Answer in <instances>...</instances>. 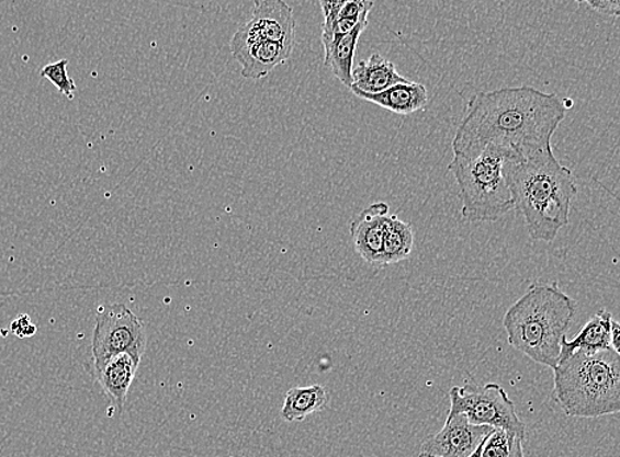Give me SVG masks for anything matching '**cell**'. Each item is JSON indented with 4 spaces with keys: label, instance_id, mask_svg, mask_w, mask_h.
<instances>
[{
    "label": "cell",
    "instance_id": "1",
    "mask_svg": "<svg viewBox=\"0 0 620 457\" xmlns=\"http://www.w3.org/2000/svg\"><path fill=\"white\" fill-rule=\"evenodd\" d=\"M565 116V103L556 94L531 87L483 91L470 100L456 128L454 156L474 158L488 146L510 148L520 159L550 152Z\"/></svg>",
    "mask_w": 620,
    "mask_h": 457
},
{
    "label": "cell",
    "instance_id": "2",
    "mask_svg": "<svg viewBox=\"0 0 620 457\" xmlns=\"http://www.w3.org/2000/svg\"><path fill=\"white\" fill-rule=\"evenodd\" d=\"M505 175L530 237L552 243L570 224L572 201L578 193L571 169L550 150L507 161Z\"/></svg>",
    "mask_w": 620,
    "mask_h": 457
},
{
    "label": "cell",
    "instance_id": "3",
    "mask_svg": "<svg viewBox=\"0 0 620 457\" xmlns=\"http://www.w3.org/2000/svg\"><path fill=\"white\" fill-rule=\"evenodd\" d=\"M576 310V300L557 284H533L506 312L507 342L532 362L554 369Z\"/></svg>",
    "mask_w": 620,
    "mask_h": 457
},
{
    "label": "cell",
    "instance_id": "4",
    "mask_svg": "<svg viewBox=\"0 0 620 457\" xmlns=\"http://www.w3.org/2000/svg\"><path fill=\"white\" fill-rule=\"evenodd\" d=\"M553 400L567 416L594 420L620 413V357L611 349L578 351L553 369Z\"/></svg>",
    "mask_w": 620,
    "mask_h": 457
},
{
    "label": "cell",
    "instance_id": "5",
    "mask_svg": "<svg viewBox=\"0 0 620 457\" xmlns=\"http://www.w3.org/2000/svg\"><path fill=\"white\" fill-rule=\"evenodd\" d=\"M511 160H520V156L500 146H488L474 158L454 156L448 168L460 188L463 220L495 221L512 210V195L505 175L506 162Z\"/></svg>",
    "mask_w": 620,
    "mask_h": 457
},
{
    "label": "cell",
    "instance_id": "6",
    "mask_svg": "<svg viewBox=\"0 0 620 457\" xmlns=\"http://www.w3.org/2000/svg\"><path fill=\"white\" fill-rule=\"evenodd\" d=\"M448 414L466 415L470 423L506 431L526 439V424L515 404L498 384L478 385L466 380L463 387L450 389Z\"/></svg>",
    "mask_w": 620,
    "mask_h": 457
},
{
    "label": "cell",
    "instance_id": "7",
    "mask_svg": "<svg viewBox=\"0 0 620 457\" xmlns=\"http://www.w3.org/2000/svg\"><path fill=\"white\" fill-rule=\"evenodd\" d=\"M147 349L145 324L123 304L103 305L98 309L91 354L94 374H98L111 358L123 354L142 361Z\"/></svg>",
    "mask_w": 620,
    "mask_h": 457
},
{
    "label": "cell",
    "instance_id": "8",
    "mask_svg": "<svg viewBox=\"0 0 620 457\" xmlns=\"http://www.w3.org/2000/svg\"><path fill=\"white\" fill-rule=\"evenodd\" d=\"M494 429L476 426L466 415L448 414L443 427L422 443L421 454L436 457H470L486 443Z\"/></svg>",
    "mask_w": 620,
    "mask_h": 457
},
{
    "label": "cell",
    "instance_id": "9",
    "mask_svg": "<svg viewBox=\"0 0 620 457\" xmlns=\"http://www.w3.org/2000/svg\"><path fill=\"white\" fill-rule=\"evenodd\" d=\"M240 35L256 41L280 43L295 47L296 22L290 4L283 0H258L253 4L252 16Z\"/></svg>",
    "mask_w": 620,
    "mask_h": 457
},
{
    "label": "cell",
    "instance_id": "10",
    "mask_svg": "<svg viewBox=\"0 0 620 457\" xmlns=\"http://www.w3.org/2000/svg\"><path fill=\"white\" fill-rule=\"evenodd\" d=\"M293 48L291 45L256 41L235 32L230 49L233 57L240 64L241 76L247 80H262L279 65L289 61Z\"/></svg>",
    "mask_w": 620,
    "mask_h": 457
},
{
    "label": "cell",
    "instance_id": "11",
    "mask_svg": "<svg viewBox=\"0 0 620 457\" xmlns=\"http://www.w3.org/2000/svg\"><path fill=\"white\" fill-rule=\"evenodd\" d=\"M390 206L386 202H376L365 207L351 221L350 235L356 250L371 265H382L384 235H386Z\"/></svg>",
    "mask_w": 620,
    "mask_h": 457
},
{
    "label": "cell",
    "instance_id": "12",
    "mask_svg": "<svg viewBox=\"0 0 620 457\" xmlns=\"http://www.w3.org/2000/svg\"><path fill=\"white\" fill-rule=\"evenodd\" d=\"M406 82L409 80L401 76L394 62L380 54H372L368 60L358 62L357 68L352 70L351 89L365 94H380L395 84Z\"/></svg>",
    "mask_w": 620,
    "mask_h": 457
},
{
    "label": "cell",
    "instance_id": "13",
    "mask_svg": "<svg viewBox=\"0 0 620 457\" xmlns=\"http://www.w3.org/2000/svg\"><path fill=\"white\" fill-rule=\"evenodd\" d=\"M140 361L133 355L123 354L111 358L104 367L95 374V380L101 385L111 402L122 413L127 401L129 388H132Z\"/></svg>",
    "mask_w": 620,
    "mask_h": 457
},
{
    "label": "cell",
    "instance_id": "14",
    "mask_svg": "<svg viewBox=\"0 0 620 457\" xmlns=\"http://www.w3.org/2000/svg\"><path fill=\"white\" fill-rule=\"evenodd\" d=\"M351 93L363 101L377 104V106L404 116L422 110L428 103L427 88L413 81L395 84L380 94H365L354 89H351Z\"/></svg>",
    "mask_w": 620,
    "mask_h": 457
},
{
    "label": "cell",
    "instance_id": "15",
    "mask_svg": "<svg viewBox=\"0 0 620 457\" xmlns=\"http://www.w3.org/2000/svg\"><path fill=\"white\" fill-rule=\"evenodd\" d=\"M611 323V312L604 309L598 310L573 341H566L565 338L561 343L560 362L566 361L578 351L596 354V352L610 350Z\"/></svg>",
    "mask_w": 620,
    "mask_h": 457
},
{
    "label": "cell",
    "instance_id": "16",
    "mask_svg": "<svg viewBox=\"0 0 620 457\" xmlns=\"http://www.w3.org/2000/svg\"><path fill=\"white\" fill-rule=\"evenodd\" d=\"M369 23L359 24L350 34L338 36L332 41L324 42L325 67H328L337 80L346 88L352 87V70H354V58L359 37L362 36Z\"/></svg>",
    "mask_w": 620,
    "mask_h": 457
},
{
    "label": "cell",
    "instance_id": "17",
    "mask_svg": "<svg viewBox=\"0 0 620 457\" xmlns=\"http://www.w3.org/2000/svg\"><path fill=\"white\" fill-rule=\"evenodd\" d=\"M329 402L328 391L323 385L292 388L286 391L282 408V418L285 422H302L309 415L318 413Z\"/></svg>",
    "mask_w": 620,
    "mask_h": 457
},
{
    "label": "cell",
    "instance_id": "18",
    "mask_svg": "<svg viewBox=\"0 0 620 457\" xmlns=\"http://www.w3.org/2000/svg\"><path fill=\"white\" fill-rule=\"evenodd\" d=\"M415 235L413 227L399 218L391 215L386 235H384L382 266L401 263L413 253Z\"/></svg>",
    "mask_w": 620,
    "mask_h": 457
},
{
    "label": "cell",
    "instance_id": "19",
    "mask_svg": "<svg viewBox=\"0 0 620 457\" xmlns=\"http://www.w3.org/2000/svg\"><path fill=\"white\" fill-rule=\"evenodd\" d=\"M525 441L523 437L508 434L506 431L494 430L492 436L483 444L481 457H526Z\"/></svg>",
    "mask_w": 620,
    "mask_h": 457
},
{
    "label": "cell",
    "instance_id": "20",
    "mask_svg": "<svg viewBox=\"0 0 620 457\" xmlns=\"http://www.w3.org/2000/svg\"><path fill=\"white\" fill-rule=\"evenodd\" d=\"M68 60H60L45 65L42 77L47 78L63 95L71 100L76 91V82L68 76Z\"/></svg>",
    "mask_w": 620,
    "mask_h": 457
},
{
    "label": "cell",
    "instance_id": "21",
    "mask_svg": "<svg viewBox=\"0 0 620 457\" xmlns=\"http://www.w3.org/2000/svg\"><path fill=\"white\" fill-rule=\"evenodd\" d=\"M579 4L589 5L598 14L620 18L619 0H586V2H579Z\"/></svg>",
    "mask_w": 620,
    "mask_h": 457
},
{
    "label": "cell",
    "instance_id": "22",
    "mask_svg": "<svg viewBox=\"0 0 620 457\" xmlns=\"http://www.w3.org/2000/svg\"><path fill=\"white\" fill-rule=\"evenodd\" d=\"M611 350L620 357V323L613 321L611 323Z\"/></svg>",
    "mask_w": 620,
    "mask_h": 457
},
{
    "label": "cell",
    "instance_id": "23",
    "mask_svg": "<svg viewBox=\"0 0 620 457\" xmlns=\"http://www.w3.org/2000/svg\"><path fill=\"white\" fill-rule=\"evenodd\" d=\"M482 448H483V446H481L480 449L476 450V453H475L474 455L470 456V457H481V455H482ZM417 457H436V456H430V455L421 454V453H420V455L417 456Z\"/></svg>",
    "mask_w": 620,
    "mask_h": 457
}]
</instances>
